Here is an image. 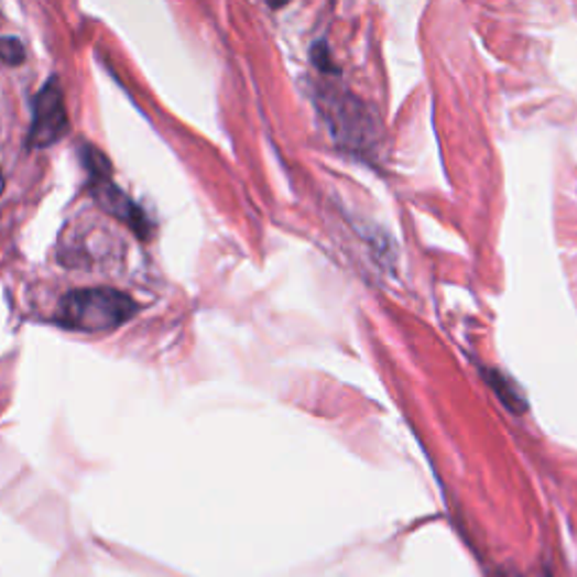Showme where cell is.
Segmentation results:
<instances>
[{"label":"cell","instance_id":"6","mask_svg":"<svg viewBox=\"0 0 577 577\" xmlns=\"http://www.w3.org/2000/svg\"><path fill=\"white\" fill-rule=\"evenodd\" d=\"M508 577H527V575H516V573H514V575H508Z\"/></svg>","mask_w":577,"mask_h":577},{"label":"cell","instance_id":"4","mask_svg":"<svg viewBox=\"0 0 577 577\" xmlns=\"http://www.w3.org/2000/svg\"><path fill=\"white\" fill-rule=\"evenodd\" d=\"M0 62L6 66H21L25 62V47L17 36H0Z\"/></svg>","mask_w":577,"mask_h":577},{"label":"cell","instance_id":"3","mask_svg":"<svg viewBox=\"0 0 577 577\" xmlns=\"http://www.w3.org/2000/svg\"><path fill=\"white\" fill-rule=\"evenodd\" d=\"M92 197L109 215L127 224L135 235H148V219H144L140 208L124 195V192L118 185H113L111 174L92 178Z\"/></svg>","mask_w":577,"mask_h":577},{"label":"cell","instance_id":"1","mask_svg":"<svg viewBox=\"0 0 577 577\" xmlns=\"http://www.w3.org/2000/svg\"><path fill=\"white\" fill-rule=\"evenodd\" d=\"M138 314V303L109 286L75 288L59 303L55 320L75 331H107L129 323Z\"/></svg>","mask_w":577,"mask_h":577},{"label":"cell","instance_id":"5","mask_svg":"<svg viewBox=\"0 0 577 577\" xmlns=\"http://www.w3.org/2000/svg\"><path fill=\"white\" fill-rule=\"evenodd\" d=\"M3 187H6V181H3V172H0V192H3Z\"/></svg>","mask_w":577,"mask_h":577},{"label":"cell","instance_id":"2","mask_svg":"<svg viewBox=\"0 0 577 577\" xmlns=\"http://www.w3.org/2000/svg\"><path fill=\"white\" fill-rule=\"evenodd\" d=\"M68 133V111L64 102V90L57 77H51L34 98L30 144L32 148H51Z\"/></svg>","mask_w":577,"mask_h":577}]
</instances>
